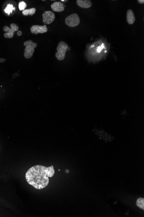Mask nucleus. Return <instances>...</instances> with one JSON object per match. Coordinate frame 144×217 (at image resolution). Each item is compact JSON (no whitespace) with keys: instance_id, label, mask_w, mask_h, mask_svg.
I'll use <instances>...</instances> for the list:
<instances>
[{"instance_id":"obj_1","label":"nucleus","mask_w":144,"mask_h":217,"mask_svg":"<svg viewBox=\"0 0 144 217\" xmlns=\"http://www.w3.org/2000/svg\"><path fill=\"white\" fill-rule=\"evenodd\" d=\"M55 173L54 167L52 165L48 167L36 165L28 170L25 177L30 185L36 189H41L48 185L49 177H53Z\"/></svg>"},{"instance_id":"obj_2","label":"nucleus","mask_w":144,"mask_h":217,"mask_svg":"<svg viewBox=\"0 0 144 217\" xmlns=\"http://www.w3.org/2000/svg\"><path fill=\"white\" fill-rule=\"evenodd\" d=\"M68 48V45L65 42L63 41L59 42L57 46V52L55 53L56 57L58 60L62 61L65 59Z\"/></svg>"},{"instance_id":"obj_3","label":"nucleus","mask_w":144,"mask_h":217,"mask_svg":"<svg viewBox=\"0 0 144 217\" xmlns=\"http://www.w3.org/2000/svg\"><path fill=\"white\" fill-rule=\"evenodd\" d=\"M24 45L26 47L24 51V57L27 59H30L33 56L35 48L37 47V44L34 43L32 40H27L24 42Z\"/></svg>"},{"instance_id":"obj_4","label":"nucleus","mask_w":144,"mask_h":217,"mask_svg":"<svg viewBox=\"0 0 144 217\" xmlns=\"http://www.w3.org/2000/svg\"><path fill=\"white\" fill-rule=\"evenodd\" d=\"M80 20L78 15L76 13H73L68 16L65 19V23L67 26L71 28H74L79 25Z\"/></svg>"},{"instance_id":"obj_5","label":"nucleus","mask_w":144,"mask_h":217,"mask_svg":"<svg viewBox=\"0 0 144 217\" xmlns=\"http://www.w3.org/2000/svg\"><path fill=\"white\" fill-rule=\"evenodd\" d=\"M3 30L6 32L4 34V37L6 38L11 39L14 36V33L18 31L19 27L15 23H13L11 24V28L7 26H4Z\"/></svg>"},{"instance_id":"obj_6","label":"nucleus","mask_w":144,"mask_h":217,"mask_svg":"<svg viewBox=\"0 0 144 217\" xmlns=\"http://www.w3.org/2000/svg\"><path fill=\"white\" fill-rule=\"evenodd\" d=\"M43 22L46 24H50L54 22L55 15L52 11H45L42 15Z\"/></svg>"},{"instance_id":"obj_7","label":"nucleus","mask_w":144,"mask_h":217,"mask_svg":"<svg viewBox=\"0 0 144 217\" xmlns=\"http://www.w3.org/2000/svg\"><path fill=\"white\" fill-rule=\"evenodd\" d=\"M30 31L32 33L37 35L39 33H45L48 31V28L46 25H34L31 27Z\"/></svg>"},{"instance_id":"obj_8","label":"nucleus","mask_w":144,"mask_h":217,"mask_svg":"<svg viewBox=\"0 0 144 217\" xmlns=\"http://www.w3.org/2000/svg\"><path fill=\"white\" fill-rule=\"evenodd\" d=\"M65 7L60 1L55 2L51 4V9L55 12H60L64 11Z\"/></svg>"},{"instance_id":"obj_9","label":"nucleus","mask_w":144,"mask_h":217,"mask_svg":"<svg viewBox=\"0 0 144 217\" xmlns=\"http://www.w3.org/2000/svg\"><path fill=\"white\" fill-rule=\"evenodd\" d=\"M76 3L78 6L83 8H89L92 6V3L90 0H77Z\"/></svg>"},{"instance_id":"obj_10","label":"nucleus","mask_w":144,"mask_h":217,"mask_svg":"<svg viewBox=\"0 0 144 217\" xmlns=\"http://www.w3.org/2000/svg\"><path fill=\"white\" fill-rule=\"evenodd\" d=\"M127 22L129 24H133L135 22V16L131 9H129L127 11Z\"/></svg>"},{"instance_id":"obj_11","label":"nucleus","mask_w":144,"mask_h":217,"mask_svg":"<svg viewBox=\"0 0 144 217\" xmlns=\"http://www.w3.org/2000/svg\"><path fill=\"white\" fill-rule=\"evenodd\" d=\"M36 9L35 8H31L30 9H25L22 11V15L24 16H28L29 15L32 16L35 14Z\"/></svg>"},{"instance_id":"obj_12","label":"nucleus","mask_w":144,"mask_h":217,"mask_svg":"<svg viewBox=\"0 0 144 217\" xmlns=\"http://www.w3.org/2000/svg\"><path fill=\"white\" fill-rule=\"evenodd\" d=\"M136 205L140 209L144 210V199L143 198H139L137 200Z\"/></svg>"},{"instance_id":"obj_13","label":"nucleus","mask_w":144,"mask_h":217,"mask_svg":"<svg viewBox=\"0 0 144 217\" xmlns=\"http://www.w3.org/2000/svg\"><path fill=\"white\" fill-rule=\"evenodd\" d=\"M15 7H14L13 5L11 4H8L7 5L6 7L4 10V12L8 15H10L11 13H12V11L14 10H15Z\"/></svg>"},{"instance_id":"obj_14","label":"nucleus","mask_w":144,"mask_h":217,"mask_svg":"<svg viewBox=\"0 0 144 217\" xmlns=\"http://www.w3.org/2000/svg\"><path fill=\"white\" fill-rule=\"evenodd\" d=\"M27 7V4L24 1H21L19 3V8L20 11H23Z\"/></svg>"},{"instance_id":"obj_15","label":"nucleus","mask_w":144,"mask_h":217,"mask_svg":"<svg viewBox=\"0 0 144 217\" xmlns=\"http://www.w3.org/2000/svg\"><path fill=\"white\" fill-rule=\"evenodd\" d=\"M17 35L18 36H21L22 34V31H18L17 33Z\"/></svg>"},{"instance_id":"obj_16","label":"nucleus","mask_w":144,"mask_h":217,"mask_svg":"<svg viewBox=\"0 0 144 217\" xmlns=\"http://www.w3.org/2000/svg\"><path fill=\"white\" fill-rule=\"evenodd\" d=\"M102 48L101 47H98V48H97V52H100L101 51H102Z\"/></svg>"},{"instance_id":"obj_17","label":"nucleus","mask_w":144,"mask_h":217,"mask_svg":"<svg viewBox=\"0 0 144 217\" xmlns=\"http://www.w3.org/2000/svg\"><path fill=\"white\" fill-rule=\"evenodd\" d=\"M6 60L4 58H0V63H3V62H5Z\"/></svg>"},{"instance_id":"obj_18","label":"nucleus","mask_w":144,"mask_h":217,"mask_svg":"<svg viewBox=\"0 0 144 217\" xmlns=\"http://www.w3.org/2000/svg\"><path fill=\"white\" fill-rule=\"evenodd\" d=\"M138 1L139 3L141 4H143L144 3V0H138Z\"/></svg>"},{"instance_id":"obj_19","label":"nucleus","mask_w":144,"mask_h":217,"mask_svg":"<svg viewBox=\"0 0 144 217\" xmlns=\"http://www.w3.org/2000/svg\"><path fill=\"white\" fill-rule=\"evenodd\" d=\"M104 44H102V46H101V47L102 48V49H103L104 48Z\"/></svg>"},{"instance_id":"obj_20","label":"nucleus","mask_w":144,"mask_h":217,"mask_svg":"<svg viewBox=\"0 0 144 217\" xmlns=\"http://www.w3.org/2000/svg\"><path fill=\"white\" fill-rule=\"evenodd\" d=\"M61 1L67 2L68 1H64V0H61Z\"/></svg>"}]
</instances>
